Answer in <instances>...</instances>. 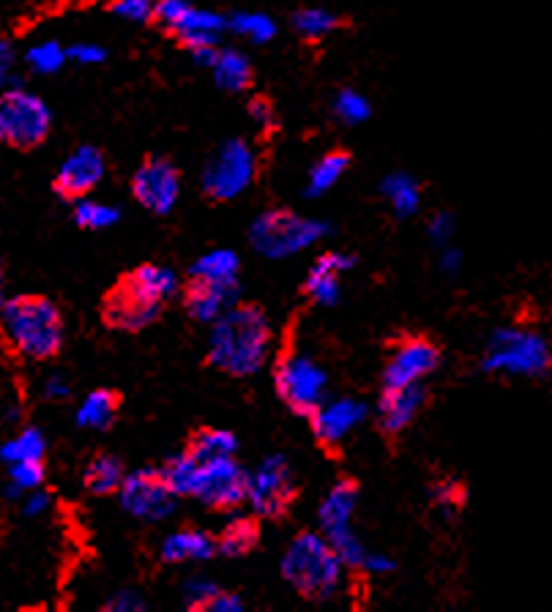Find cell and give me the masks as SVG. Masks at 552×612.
I'll list each match as a JSON object with an SVG mask.
<instances>
[{
	"mask_svg": "<svg viewBox=\"0 0 552 612\" xmlns=\"http://www.w3.org/2000/svg\"><path fill=\"white\" fill-rule=\"evenodd\" d=\"M274 331L269 318L254 304H233L211 323L208 361L233 378H252L269 361Z\"/></svg>",
	"mask_w": 552,
	"mask_h": 612,
	"instance_id": "6da1fadb",
	"label": "cell"
},
{
	"mask_svg": "<svg viewBox=\"0 0 552 612\" xmlns=\"http://www.w3.org/2000/svg\"><path fill=\"white\" fill-rule=\"evenodd\" d=\"M178 293V273L168 265L148 263L116 284L104 299L107 325L118 331H140L159 318L164 304Z\"/></svg>",
	"mask_w": 552,
	"mask_h": 612,
	"instance_id": "7a4b0ae2",
	"label": "cell"
},
{
	"mask_svg": "<svg viewBox=\"0 0 552 612\" xmlns=\"http://www.w3.org/2000/svg\"><path fill=\"white\" fill-rule=\"evenodd\" d=\"M0 334L31 361H47L63 344V318L50 299L14 295L0 304Z\"/></svg>",
	"mask_w": 552,
	"mask_h": 612,
	"instance_id": "3957f363",
	"label": "cell"
},
{
	"mask_svg": "<svg viewBox=\"0 0 552 612\" xmlns=\"http://www.w3.org/2000/svg\"><path fill=\"white\" fill-rule=\"evenodd\" d=\"M348 566L323 533H301L282 555V578L310 602H329L345 585Z\"/></svg>",
	"mask_w": 552,
	"mask_h": 612,
	"instance_id": "277c9868",
	"label": "cell"
},
{
	"mask_svg": "<svg viewBox=\"0 0 552 612\" xmlns=\"http://www.w3.org/2000/svg\"><path fill=\"white\" fill-rule=\"evenodd\" d=\"M552 342L531 325H501L486 340L482 370L503 378H542L550 367Z\"/></svg>",
	"mask_w": 552,
	"mask_h": 612,
	"instance_id": "5b68a950",
	"label": "cell"
},
{
	"mask_svg": "<svg viewBox=\"0 0 552 612\" xmlns=\"http://www.w3.org/2000/svg\"><path fill=\"white\" fill-rule=\"evenodd\" d=\"M331 233V228L320 219L301 217L295 211H284V208H274V211H263L249 228V241L258 254L269 260L293 258V254L304 252V249L314 247Z\"/></svg>",
	"mask_w": 552,
	"mask_h": 612,
	"instance_id": "8992f818",
	"label": "cell"
},
{
	"mask_svg": "<svg viewBox=\"0 0 552 612\" xmlns=\"http://www.w3.org/2000/svg\"><path fill=\"white\" fill-rule=\"evenodd\" d=\"M355 506H359V486H355V481L342 479L325 492L323 503L318 509L320 533L329 539V544L334 546V552L342 558L348 569H359L361 558L367 552L359 533L353 531Z\"/></svg>",
	"mask_w": 552,
	"mask_h": 612,
	"instance_id": "52a82bcc",
	"label": "cell"
},
{
	"mask_svg": "<svg viewBox=\"0 0 552 612\" xmlns=\"http://www.w3.org/2000/svg\"><path fill=\"white\" fill-rule=\"evenodd\" d=\"M52 129V112L41 97L26 88H6L0 93V142L11 148L41 146Z\"/></svg>",
	"mask_w": 552,
	"mask_h": 612,
	"instance_id": "ba28073f",
	"label": "cell"
},
{
	"mask_svg": "<svg viewBox=\"0 0 552 612\" xmlns=\"http://www.w3.org/2000/svg\"><path fill=\"white\" fill-rule=\"evenodd\" d=\"M258 172L252 146L241 137L222 142L203 170V189L213 200H235L247 192Z\"/></svg>",
	"mask_w": 552,
	"mask_h": 612,
	"instance_id": "9c48e42d",
	"label": "cell"
},
{
	"mask_svg": "<svg viewBox=\"0 0 552 612\" xmlns=\"http://www.w3.org/2000/svg\"><path fill=\"white\" fill-rule=\"evenodd\" d=\"M274 383L284 405L301 415H312L329 394V374L304 353L282 355V361L277 364Z\"/></svg>",
	"mask_w": 552,
	"mask_h": 612,
	"instance_id": "30bf717a",
	"label": "cell"
},
{
	"mask_svg": "<svg viewBox=\"0 0 552 612\" xmlns=\"http://www.w3.org/2000/svg\"><path fill=\"white\" fill-rule=\"evenodd\" d=\"M153 17L159 20V26L175 33L187 44V50L219 44V33L228 28V20L222 14L192 6L189 0H157Z\"/></svg>",
	"mask_w": 552,
	"mask_h": 612,
	"instance_id": "8fae6325",
	"label": "cell"
},
{
	"mask_svg": "<svg viewBox=\"0 0 552 612\" xmlns=\"http://www.w3.org/2000/svg\"><path fill=\"white\" fill-rule=\"evenodd\" d=\"M293 492L295 481L293 471H290V462L279 454L260 462L247 479L249 509L258 516H265V520L282 516L290 509V503H293Z\"/></svg>",
	"mask_w": 552,
	"mask_h": 612,
	"instance_id": "7c38bea8",
	"label": "cell"
},
{
	"mask_svg": "<svg viewBox=\"0 0 552 612\" xmlns=\"http://www.w3.org/2000/svg\"><path fill=\"white\" fill-rule=\"evenodd\" d=\"M121 506L132 516L145 522H162L175 511L178 495L168 486L162 476V468H140V471L123 476Z\"/></svg>",
	"mask_w": 552,
	"mask_h": 612,
	"instance_id": "4fadbf2b",
	"label": "cell"
},
{
	"mask_svg": "<svg viewBox=\"0 0 552 612\" xmlns=\"http://www.w3.org/2000/svg\"><path fill=\"white\" fill-rule=\"evenodd\" d=\"M247 479L249 473L235 462V457L208 462L198 460V481H194L192 498L211 509L230 511L247 503Z\"/></svg>",
	"mask_w": 552,
	"mask_h": 612,
	"instance_id": "5bb4252c",
	"label": "cell"
},
{
	"mask_svg": "<svg viewBox=\"0 0 552 612\" xmlns=\"http://www.w3.org/2000/svg\"><path fill=\"white\" fill-rule=\"evenodd\" d=\"M132 194L145 211L168 217L181 198V175L168 159H148L132 178Z\"/></svg>",
	"mask_w": 552,
	"mask_h": 612,
	"instance_id": "9a60e30c",
	"label": "cell"
},
{
	"mask_svg": "<svg viewBox=\"0 0 552 612\" xmlns=\"http://www.w3.org/2000/svg\"><path fill=\"white\" fill-rule=\"evenodd\" d=\"M441 364V350L424 337L402 340L391 350L383 370V389H400V385L424 383Z\"/></svg>",
	"mask_w": 552,
	"mask_h": 612,
	"instance_id": "2e32d148",
	"label": "cell"
},
{
	"mask_svg": "<svg viewBox=\"0 0 552 612\" xmlns=\"http://www.w3.org/2000/svg\"><path fill=\"white\" fill-rule=\"evenodd\" d=\"M370 408L355 397H340V400H325L312 413V430L323 445L345 443L355 430L367 421Z\"/></svg>",
	"mask_w": 552,
	"mask_h": 612,
	"instance_id": "e0dca14e",
	"label": "cell"
},
{
	"mask_svg": "<svg viewBox=\"0 0 552 612\" xmlns=\"http://www.w3.org/2000/svg\"><path fill=\"white\" fill-rule=\"evenodd\" d=\"M104 178V157L99 148L80 146L71 151L56 172V189L61 198H88Z\"/></svg>",
	"mask_w": 552,
	"mask_h": 612,
	"instance_id": "ac0fdd59",
	"label": "cell"
},
{
	"mask_svg": "<svg viewBox=\"0 0 552 612\" xmlns=\"http://www.w3.org/2000/svg\"><path fill=\"white\" fill-rule=\"evenodd\" d=\"M355 260L345 252H325L314 260L307 273V295L320 307H334L342 293V273H348Z\"/></svg>",
	"mask_w": 552,
	"mask_h": 612,
	"instance_id": "d6986e66",
	"label": "cell"
},
{
	"mask_svg": "<svg viewBox=\"0 0 552 612\" xmlns=\"http://www.w3.org/2000/svg\"><path fill=\"white\" fill-rule=\"evenodd\" d=\"M239 304V284H217L203 279H189L187 288V312L198 323L211 325L222 318L230 307Z\"/></svg>",
	"mask_w": 552,
	"mask_h": 612,
	"instance_id": "ffe728a7",
	"label": "cell"
},
{
	"mask_svg": "<svg viewBox=\"0 0 552 612\" xmlns=\"http://www.w3.org/2000/svg\"><path fill=\"white\" fill-rule=\"evenodd\" d=\"M426 400L424 383L413 385H400V389H383V397H380V427H383L389 435H400L402 430L413 424V419L419 415L421 405Z\"/></svg>",
	"mask_w": 552,
	"mask_h": 612,
	"instance_id": "44dd1931",
	"label": "cell"
},
{
	"mask_svg": "<svg viewBox=\"0 0 552 612\" xmlns=\"http://www.w3.org/2000/svg\"><path fill=\"white\" fill-rule=\"evenodd\" d=\"M217 555V539L208 536L205 531H183L170 533L162 542V558L168 563H189V561H208Z\"/></svg>",
	"mask_w": 552,
	"mask_h": 612,
	"instance_id": "7402d4cb",
	"label": "cell"
},
{
	"mask_svg": "<svg viewBox=\"0 0 552 612\" xmlns=\"http://www.w3.org/2000/svg\"><path fill=\"white\" fill-rule=\"evenodd\" d=\"M241 260L233 249H208L189 269V279H203L217 284H239Z\"/></svg>",
	"mask_w": 552,
	"mask_h": 612,
	"instance_id": "603a6c76",
	"label": "cell"
},
{
	"mask_svg": "<svg viewBox=\"0 0 552 612\" xmlns=\"http://www.w3.org/2000/svg\"><path fill=\"white\" fill-rule=\"evenodd\" d=\"M380 194H383V200L389 203L397 217L408 219L413 217V213H419L421 187L413 175H408V172H389V175L380 181Z\"/></svg>",
	"mask_w": 552,
	"mask_h": 612,
	"instance_id": "cb8c5ba5",
	"label": "cell"
},
{
	"mask_svg": "<svg viewBox=\"0 0 552 612\" xmlns=\"http://www.w3.org/2000/svg\"><path fill=\"white\" fill-rule=\"evenodd\" d=\"M213 80L230 93H239L243 88H249L252 82V67H249V58L243 52L233 50V47H219L217 58L211 63Z\"/></svg>",
	"mask_w": 552,
	"mask_h": 612,
	"instance_id": "d4e9b609",
	"label": "cell"
},
{
	"mask_svg": "<svg viewBox=\"0 0 552 612\" xmlns=\"http://www.w3.org/2000/svg\"><path fill=\"white\" fill-rule=\"evenodd\" d=\"M118 413V394L110 389H97L80 402L77 408V427L82 430H107L116 421Z\"/></svg>",
	"mask_w": 552,
	"mask_h": 612,
	"instance_id": "484cf974",
	"label": "cell"
},
{
	"mask_svg": "<svg viewBox=\"0 0 552 612\" xmlns=\"http://www.w3.org/2000/svg\"><path fill=\"white\" fill-rule=\"evenodd\" d=\"M350 168V157L345 151H331L312 164L310 178H307V198H320L331 192L342 181Z\"/></svg>",
	"mask_w": 552,
	"mask_h": 612,
	"instance_id": "4316f807",
	"label": "cell"
},
{
	"mask_svg": "<svg viewBox=\"0 0 552 612\" xmlns=\"http://www.w3.org/2000/svg\"><path fill=\"white\" fill-rule=\"evenodd\" d=\"M47 454V438L39 427H26L0 445V462L11 465V462H41Z\"/></svg>",
	"mask_w": 552,
	"mask_h": 612,
	"instance_id": "83f0119b",
	"label": "cell"
},
{
	"mask_svg": "<svg viewBox=\"0 0 552 612\" xmlns=\"http://www.w3.org/2000/svg\"><path fill=\"white\" fill-rule=\"evenodd\" d=\"M258 522L252 516H235V520H230L224 525L222 536L217 539V552H222L228 558H241L258 544Z\"/></svg>",
	"mask_w": 552,
	"mask_h": 612,
	"instance_id": "f1b7e54d",
	"label": "cell"
},
{
	"mask_svg": "<svg viewBox=\"0 0 552 612\" xmlns=\"http://www.w3.org/2000/svg\"><path fill=\"white\" fill-rule=\"evenodd\" d=\"M123 476H127V471H123V465L118 457L99 454L97 460L88 465L86 486L93 492V495H112V492L121 490Z\"/></svg>",
	"mask_w": 552,
	"mask_h": 612,
	"instance_id": "f546056e",
	"label": "cell"
},
{
	"mask_svg": "<svg viewBox=\"0 0 552 612\" xmlns=\"http://www.w3.org/2000/svg\"><path fill=\"white\" fill-rule=\"evenodd\" d=\"M235 451H239V441H235L233 432L228 430H200L198 435L192 438V443H189V454L200 462L235 457Z\"/></svg>",
	"mask_w": 552,
	"mask_h": 612,
	"instance_id": "4dcf8cb0",
	"label": "cell"
},
{
	"mask_svg": "<svg viewBox=\"0 0 552 612\" xmlns=\"http://www.w3.org/2000/svg\"><path fill=\"white\" fill-rule=\"evenodd\" d=\"M67 61H69L67 47H63L61 41H56V39L36 41V44L28 47V52H26L28 69H31L33 74H41V77L58 74V71L63 69V63H67Z\"/></svg>",
	"mask_w": 552,
	"mask_h": 612,
	"instance_id": "1f68e13d",
	"label": "cell"
},
{
	"mask_svg": "<svg viewBox=\"0 0 552 612\" xmlns=\"http://www.w3.org/2000/svg\"><path fill=\"white\" fill-rule=\"evenodd\" d=\"M228 28L243 36L247 41H252V44H269L277 36V22L269 14H263V11H239L235 17H230Z\"/></svg>",
	"mask_w": 552,
	"mask_h": 612,
	"instance_id": "d6a6232c",
	"label": "cell"
},
{
	"mask_svg": "<svg viewBox=\"0 0 552 612\" xmlns=\"http://www.w3.org/2000/svg\"><path fill=\"white\" fill-rule=\"evenodd\" d=\"M337 26H340L337 14H331V11L323 9V6H304V9L295 11L293 17L295 33L304 36V39L310 41L323 39V36L337 31Z\"/></svg>",
	"mask_w": 552,
	"mask_h": 612,
	"instance_id": "836d02e7",
	"label": "cell"
},
{
	"mask_svg": "<svg viewBox=\"0 0 552 612\" xmlns=\"http://www.w3.org/2000/svg\"><path fill=\"white\" fill-rule=\"evenodd\" d=\"M121 219V208L102 203V200L80 198L74 205V222L86 230H107Z\"/></svg>",
	"mask_w": 552,
	"mask_h": 612,
	"instance_id": "e575fe53",
	"label": "cell"
},
{
	"mask_svg": "<svg viewBox=\"0 0 552 612\" xmlns=\"http://www.w3.org/2000/svg\"><path fill=\"white\" fill-rule=\"evenodd\" d=\"M6 468H9L6 495L14 498V501H20L26 492L44 484V462H11V465Z\"/></svg>",
	"mask_w": 552,
	"mask_h": 612,
	"instance_id": "d590c367",
	"label": "cell"
},
{
	"mask_svg": "<svg viewBox=\"0 0 552 612\" xmlns=\"http://www.w3.org/2000/svg\"><path fill=\"white\" fill-rule=\"evenodd\" d=\"M334 116L340 118L345 127H361L364 121H370L372 104L364 93H359L355 88H345V91L337 93Z\"/></svg>",
	"mask_w": 552,
	"mask_h": 612,
	"instance_id": "8d00e7d4",
	"label": "cell"
},
{
	"mask_svg": "<svg viewBox=\"0 0 552 612\" xmlns=\"http://www.w3.org/2000/svg\"><path fill=\"white\" fill-rule=\"evenodd\" d=\"M219 591H222V588H219L217 582L205 578H192L183 585V604H187L189 610H208Z\"/></svg>",
	"mask_w": 552,
	"mask_h": 612,
	"instance_id": "74e56055",
	"label": "cell"
},
{
	"mask_svg": "<svg viewBox=\"0 0 552 612\" xmlns=\"http://www.w3.org/2000/svg\"><path fill=\"white\" fill-rule=\"evenodd\" d=\"M110 11L127 22H148L157 11V0H112Z\"/></svg>",
	"mask_w": 552,
	"mask_h": 612,
	"instance_id": "f35d334b",
	"label": "cell"
},
{
	"mask_svg": "<svg viewBox=\"0 0 552 612\" xmlns=\"http://www.w3.org/2000/svg\"><path fill=\"white\" fill-rule=\"evenodd\" d=\"M432 501H435L443 511L460 509L462 501H465V490H462L460 481L443 479L432 486Z\"/></svg>",
	"mask_w": 552,
	"mask_h": 612,
	"instance_id": "ab89813d",
	"label": "cell"
},
{
	"mask_svg": "<svg viewBox=\"0 0 552 612\" xmlns=\"http://www.w3.org/2000/svg\"><path fill=\"white\" fill-rule=\"evenodd\" d=\"M69 61H74L77 67H99L107 61V50L97 41H77L67 50Z\"/></svg>",
	"mask_w": 552,
	"mask_h": 612,
	"instance_id": "60d3db41",
	"label": "cell"
},
{
	"mask_svg": "<svg viewBox=\"0 0 552 612\" xmlns=\"http://www.w3.org/2000/svg\"><path fill=\"white\" fill-rule=\"evenodd\" d=\"M50 509H52V495L41 490V486H36V490L26 492V495L20 498L22 516H31V520H39V516H44Z\"/></svg>",
	"mask_w": 552,
	"mask_h": 612,
	"instance_id": "b9f144b4",
	"label": "cell"
},
{
	"mask_svg": "<svg viewBox=\"0 0 552 612\" xmlns=\"http://www.w3.org/2000/svg\"><path fill=\"white\" fill-rule=\"evenodd\" d=\"M454 217L451 213H435V217L430 219V224H426V233H430V239L438 243V247H446L454 239Z\"/></svg>",
	"mask_w": 552,
	"mask_h": 612,
	"instance_id": "7bdbcfd3",
	"label": "cell"
},
{
	"mask_svg": "<svg viewBox=\"0 0 552 612\" xmlns=\"http://www.w3.org/2000/svg\"><path fill=\"white\" fill-rule=\"evenodd\" d=\"M107 610L110 612H142L145 610V599H142L138 591H132V588H123V591H118L116 596L107 599Z\"/></svg>",
	"mask_w": 552,
	"mask_h": 612,
	"instance_id": "ee69618b",
	"label": "cell"
},
{
	"mask_svg": "<svg viewBox=\"0 0 552 612\" xmlns=\"http://www.w3.org/2000/svg\"><path fill=\"white\" fill-rule=\"evenodd\" d=\"M14 67H17L14 47H11L6 39H0V93H3L6 88L14 86Z\"/></svg>",
	"mask_w": 552,
	"mask_h": 612,
	"instance_id": "f6af8a7d",
	"label": "cell"
},
{
	"mask_svg": "<svg viewBox=\"0 0 552 612\" xmlns=\"http://www.w3.org/2000/svg\"><path fill=\"white\" fill-rule=\"evenodd\" d=\"M359 569H364V572H370V574H391L397 569V563H394V558L385 555V552L367 550L364 558H361Z\"/></svg>",
	"mask_w": 552,
	"mask_h": 612,
	"instance_id": "bcb514c9",
	"label": "cell"
},
{
	"mask_svg": "<svg viewBox=\"0 0 552 612\" xmlns=\"http://www.w3.org/2000/svg\"><path fill=\"white\" fill-rule=\"evenodd\" d=\"M41 391H44L47 400L61 402V400H69L71 385H69V380L63 378V374H50V378L44 380V385H41Z\"/></svg>",
	"mask_w": 552,
	"mask_h": 612,
	"instance_id": "7dc6e473",
	"label": "cell"
},
{
	"mask_svg": "<svg viewBox=\"0 0 552 612\" xmlns=\"http://www.w3.org/2000/svg\"><path fill=\"white\" fill-rule=\"evenodd\" d=\"M249 116H252V121L258 123L263 132L274 127V107H271V102H265V99H254V102L249 104Z\"/></svg>",
	"mask_w": 552,
	"mask_h": 612,
	"instance_id": "c3c4849f",
	"label": "cell"
},
{
	"mask_svg": "<svg viewBox=\"0 0 552 612\" xmlns=\"http://www.w3.org/2000/svg\"><path fill=\"white\" fill-rule=\"evenodd\" d=\"M441 271L449 273V277L462 271V249H456L454 243L441 247Z\"/></svg>",
	"mask_w": 552,
	"mask_h": 612,
	"instance_id": "681fc988",
	"label": "cell"
},
{
	"mask_svg": "<svg viewBox=\"0 0 552 612\" xmlns=\"http://www.w3.org/2000/svg\"><path fill=\"white\" fill-rule=\"evenodd\" d=\"M241 610H243L241 596H235V593L230 591H219L217 599L211 602V608H208V612H241Z\"/></svg>",
	"mask_w": 552,
	"mask_h": 612,
	"instance_id": "f907efd6",
	"label": "cell"
},
{
	"mask_svg": "<svg viewBox=\"0 0 552 612\" xmlns=\"http://www.w3.org/2000/svg\"><path fill=\"white\" fill-rule=\"evenodd\" d=\"M6 301V271H3V263H0V304Z\"/></svg>",
	"mask_w": 552,
	"mask_h": 612,
	"instance_id": "816d5d0a",
	"label": "cell"
},
{
	"mask_svg": "<svg viewBox=\"0 0 552 612\" xmlns=\"http://www.w3.org/2000/svg\"><path fill=\"white\" fill-rule=\"evenodd\" d=\"M548 374H552V348H550V367H548Z\"/></svg>",
	"mask_w": 552,
	"mask_h": 612,
	"instance_id": "f5cc1de1",
	"label": "cell"
}]
</instances>
